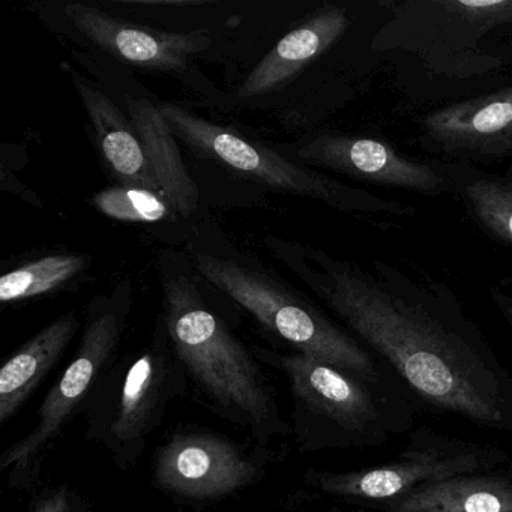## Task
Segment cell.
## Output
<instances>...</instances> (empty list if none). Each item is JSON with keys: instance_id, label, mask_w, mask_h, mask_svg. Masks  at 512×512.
<instances>
[{"instance_id": "8", "label": "cell", "mask_w": 512, "mask_h": 512, "mask_svg": "<svg viewBox=\"0 0 512 512\" xmlns=\"http://www.w3.org/2000/svg\"><path fill=\"white\" fill-rule=\"evenodd\" d=\"M124 332V314L98 308L89 317L76 355L47 392L34 428L0 455V470L13 490L37 487L49 452L94 394L110 365Z\"/></svg>"}, {"instance_id": "20", "label": "cell", "mask_w": 512, "mask_h": 512, "mask_svg": "<svg viewBox=\"0 0 512 512\" xmlns=\"http://www.w3.org/2000/svg\"><path fill=\"white\" fill-rule=\"evenodd\" d=\"M94 206L106 217L130 223H160L178 217L163 194L131 185L100 191L94 196Z\"/></svg>"}, {"instance_id": "5", "label": "cell", "mask_w": 512, "mask_h": 512, "mask_svg": "<svg viewBox=\"0 0 512 512\" xmlns=\"http://www.w3.org/2000/svg\"><path fill=\"white\" fill-rule=\"evenodd\" d=\"M256 356L289 382L292 433L302 451L368 448L388 440L391 425L374 383L304 353L257 349Z\"/></svg>"}, {"instance_id": "7", "label": "cell", "mask_w": 512, "mask_h": 512, "mask_svg": "<svg viewBox=\"0 0 512 512\" xmlns=\"http://www.w3.org/2000/svg\"><path fill=\"white\" fill-rule=\"evenodd\" d=\"M160 110L175 136L197 154L217 161L260 184L286 193L313 197L344 212L397 217L415 214V209L404 203L374 196L367 191L341 184L329 176L304 169L265 145L251 142L235 131L212 124L175 104H163Z\"/></svg>"}, {"instance_id": "13", "label": "cell", "mask_w": 512, "mask_h": 512, "mask_svg": "<svg viewBox=\"0 0 512 512\" xmlns=\"http://www.w3.org/2000/svg\"><path fill=\"white\" fill-rule=\"evenodd\" d=\"M422 125L425 136L445 151L506 154L512 149V86L436 110Z\"/></svg>"}, {"instance_id": "3", "label": "cell", "mask_w": 512, "mask_h": 512, "mask_svg": "<svg viewBox=\"0 0 512 512\" xmlns=\"http://www.w3.org/2000/svg\"><path fill=\"white\" fill-rule=\"evenodd\" d=\"M188 391L169 334L161 323L137 355L113 362L86 403V439L106 449L116 467L136 466L170 404Z\"/></svg>"}, {"instance_id": "15", "label": "cell", "mask_w": 512, "mask_h": 512, "mask_svg": "<svg viewBox=\"0 0 512 512\" xmlns=\"http://www.w3.org/2000/svg\"><path fill=\"white\" fill-rule=\"evenodd\" d=\"M79 331L76 313L64 314L26 341L0 368V427H5L61 361Z\"/></svg>"}, {"instance_id": "16", "label": "cell", "mask_w": 512, "mask_h": 512, "mask_svg": "<svg viewBox=\"0 0 512 512\" xmlns=\"http://www.w3.org/2000/svg\"><path fill=\"white\" fill-rule=\"evenodd\" d=\"M127 109L161 193L178 217H190L199 205V188L185 167L175 133L160 107L143 98L128 97Z\"/></svg>"}, {"instance_id": "18", "label": "cell", "mask_w": 512, "mask_h": 512, "mask_svg": "<svg viewBox=\"0 0 512 512\" xmlns=\"http://www.w3.org/2000/svg\"><path fill=\"white\" fill-rule=\"evenodd\" d=\"M389 512H512V481L502 476H455L431 482L388 503Z\"/></svg>"}, {"instance_id": "2", "label": "cell", "mask_w": 512, "mask_h": 512, "mask_svg": "<svg viewBox=\"0 0 512 512\" xmlns=\"http://www.w3.org/2000/svg\"><path fill=\"white\" fill-rule=\"evenodd\" d=\"M163 325L188 388L260 445L289 434L257 356L233 335L185 277L164 283Z\"/></svg>"}, {"instance_id": "6", "label": "cell", "mask_w": 512, "mask_h": 512, "mask_svg": "<svg viewBox=\"0 0 512 512\" xmlns=\"http://www.w3.org/2000/svg\"><path fill=\"white\" fill-rule=\"evenodd\" d=\"M196 268L215 289L292 344L295 352L334 365L365 382L377 383L376 364L358 340L268 274L208 254L197 256Z\"/></svg>"}, {"instance_id": "10", "label": "cell", "mask_w": 512, "mask_h": 512, "mask_svg": "<svg viewBox=\"0 0 512 512\" xmlns=\"http://www.w3.org/2000/svg\"><path fill=\"white\" fill-rule=\"evenodd\" d=\"M500 457L497 449L428 437L425 445L409 446L386 464L352 472L308 470L305 482L338 499L389 503L422 485L481 472Z\"/></svg>"}, {"instance_id": "11", "label": "cell", "mask_w": 512, "mask_h": 512, "mask_svg": "<svg viewBox=\"0 0 512 512\" xmlns=\"http://www.w3.org/2000/svg\"><path fill=\"white\" fill-rule=\"evenodd\" d=\"M65 16L92 44L146 70L182 71L191 56L205 52L212 44L208 31H155L89 5H67Z\"/></svg>"}, {"instance_id": "22", "label": "cell", "mask_w": 512, "mask_h": 512, "mask_svg": "<svg viewBox=\"0 0 512 512\" xmlns=\"http://www.w3.org/2000/svg\"><path fill=\"white\" fill-rule=\"evenodd\" d=\"M28 512H95L88 500L70 485L59 484L41 490Z\"/></svg>"}, {"instance_id": "4", "label": "cell", "mask_w": 512, "mask_h": 512, "mask_svg": "<svg viewBox=\"0 0 512 512\" xmlns=\"http://www.w3.org/2000/svg\"><path fill=\"white\" fill-rule=\"evenodd\" d=\"M502 28H512V0H407L389 5L371 47L409 53L437 76L467 79L505 64L482 46Z\"/></svg>"}, {"instance_id": "9", "label": "cell", "mask_w": 512, "mask_h": 512, "mask_svg": "<svg viewBox=\"0 0 512 512\" xmlns=\"http://www.w3.org/2000/svg\"><path fill=\"white\" fill-rule=\"evenodd\" d=\"M266 461L229 437L206 431L172 434L152 457L155 488L173 499L208 505L262 481Z\"/></svg>"}, {"instance_id": "19", "label": "cell", "mask_w": 512, "mask_h": 512, "mask_svg": "<svg viewBox=\"0 0 512 512\" xmlns=\"http://www.w3.org/2000/svg\"><path fill=\"white\" fill-rule=\"evenodd\" d=\"M88 263L83 254H53L26 263L0 277V301L7 304L55 292L88 268Z\"/></svg>"}, {"instance_id": "14", "label": "cell", "mask_w": 512, "mask_h": 512, "mask_svg": "<svg viewBox=\"0 0 512 512\" xmlns=\"http://www.w3.org/2000/svg\"><path fill=\"white\" fill-rule=\"evenodd\" d=\"M350 26L346 11L325 7L301 26L281 38L280 43L257 64L239 89L242 98L271 94L292 80L302 68L331 49Z\"/></svg>"}, {"instance_id": "17", "label": "cell", "mask_w": 512, "mask_h": 512, "mask_svg": "<svg viewBox=\"0 0 512 512\" xmlns=\"http://www.w3.org/2000/svg\"><path fill=\"white\" fill-rule=\"evenodd\" d=\"M77 92L100 140L104 158L122 185L161 193L143 149L142 140L115 103L100 89L77 79Z\"/></svg>"}, {"instance_id": "23", "label": "cell", "mask_w": 512, "mask_h": 512, "mask_svg": "<svg viewBox=\"0 0 512 512\" xmlns=\"http://www.w3.org/2000/svg\"><path fill=\"white\" fill-rule=\"evenodd\" d=\"M491 298H493L497 310L500 311V314H502L503 319H505V322L508 323L512 331V295H509L500 287H493L491 289Z\"/></svg>"}, {"instance_id": "24", "label": "cell", "mask_w": 512, "mask_h": 512, "mask_svg": "<svg viewBox=\"0 0 512 512\" xmlns=\"http://www.w3.org/2000/svg\"><path fill=\"white\" fill-rule=\"evenodd\" d=\"M124 4H131V5H151V7H157V5H160V7H194V5H202L203 2H197V0H194V2H190V0H181V2H173V0H167V2H161V0H155V2H151V0H142V2H139V0H131V2H124Z\"/></svg>"}, {"instance_id": "25", "label": "cell", "mask_w": 512, "mask_h": 512, "mask_svg": "<svg viewBox=\"0 0 512 512\" xmlns=\"http://www.w3.org/2000/svg\"><path fill=\"white\" fill-rule=\"evenodd\" d=\"M509 184H511V185H512V181H511V182H509Z\"/></svg>"}, {"instance_id": "12", "label": "cell", "mask_w": 512, "mask_h": 512, "mask_svg": "<svg viewBox=\"0 0 512 512\" xmlns=\"http://www.w3.org/2000/svg\"><path fill=\"white\" fill-rule=\"evenodd\" d=\"M299 158L313 166L370 184L403 188L430 196L449 190L448 179L433 167L409 160L379 140L325 134L307 143L299 151Z\"/></svg>"}, {"instance_id": "1", "label": "cell", "mask_w": 512, "mask_h": 512, "mask_svg": "<svg viewBox=\"0 0 512 512\" xmlns=\"http://www.w3.org/2000/svg\"><path fill=\"white\" fill-rule=\"evenodd\" d=\"M284 260L431 406L512 433V377L460 302L397 266L371 269L304 245Z\"/></svg>"}, {"instance_id": "21", "label": "cell", "mask_w": 512, "mask_h": 512, "mask_svg": "<svg viewBox=\"0 0 512 512\" xmlns=\"http://www.w3.org/2000/svg\"><path fill=\"white\" fill-rule=\"evenodd\" d=\"M476 218L497 238L512 244V185L479 179L466 187Z\"/></svg>"}]
</instances>
